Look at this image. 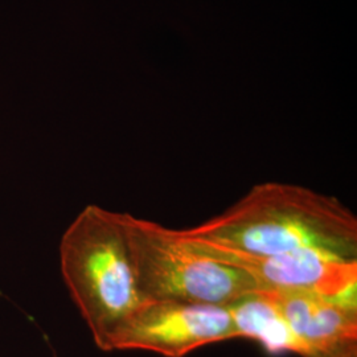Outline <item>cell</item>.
<instances>
[{
    "label": "cell",
    "instance_id": "7",
    "mask_svg": "<svg viewBox=\"0 0 357 357\" xmlns=\"http://www.w3.org/2000/svg\"><path fill=\"white\" fill-rule=\"evenodd\" d=\"M228 308L237 339L255 340L273 355L307 357L306 347L294 333L271 291L246 294Z\"/></svg>",
    "mask_w": 357,
    "mask_h": 357
},
{
    "label": "cell",
    "instance_id": "1",
    "mask_svg": "<svg viewBox=\"0 0 357 357\" xmlns=\"http://www.w3.org/2000/svg\"><path fill=\"white\" fill-rule=\"evenodd\" d=\"M183 236L252 255L315 249L357 259V217L339 199L306 187L262 183Z\"/></svg>",
    "mask_w": 357,
    "mask_h": 357
},
{
    "label": "cell",
    "instance_id": "2",
    "mask_svg": "<svg viewBox=\"0 0 357 357\" xmlns=\"http://www.w3.org/2000/svg\"><path fill=\"white\" fill-rule=\"evenodd\" d=\"M60 268L94 343L112 352L116 332L146 302L138 289L122 213L85 206L61 237Z\"/></svg>",
    "mask_w": 357,
    "mask_h": 357
},
{
    "label": "cell",
    "instance_id": "6",
    "mask_svg": "<svg viewBox=\"0 0 357 357\" xmlns=\"http://www.w3.org/2000/svg\"><path fill=\"white\" fill-rule=\"evenodd\" d=\"M271 293L307 357H357V294Z\"/></svg>",
    "mask_w": 357,
    "mask_h": 357
},
{
    "label": "cell",
    "instance_id": "4",
    "mask_svg": "<svg viewBox=\"0 0 357 357\" xmlns=\"http://www.w3.org/2000/svg\"><path fill=\"white\" fill-rule=\"evenodd\" d=\"M236 337L228 306L181 301H146L119 328L113 351H149L184 357Z\"/></svg>",
    "mask_w": 357,
    "mask_h": 357
},
{
    "label": "cell",
    "instance_id": "5",
    "mask_svg": "<svg viewBox=\"0 0 357 357\" xmlns=\"http://www.w3.org/2000/svg\"><path fill=\"white\" fill-rule=\"evenodd\" d=\"M183 237L196 252L246 273L265 291L357 294V259L315 249L277 255H246L216 243Z\"/></svg>",
    "mask_w": 357,
    "mask_h": 357
},
{
    "label": "cell",
    "instance_id": "3",
    "mask_svg": "<svg viewBox=\"0 0 357 357\" xmlns=\"http://www.w3.org/2000/svg\"><path fill=\"white\" fill-rule=\"evenodd\" d=\"M122 221L144 301L229 306L261 290L246 273L196 252L178 230L130 213Z\"/></svg>",
    "mask_w": 357,
    "mask_h": 357
}]
</instances>
